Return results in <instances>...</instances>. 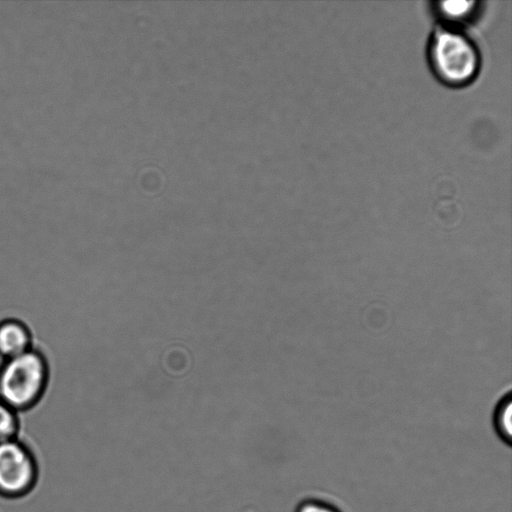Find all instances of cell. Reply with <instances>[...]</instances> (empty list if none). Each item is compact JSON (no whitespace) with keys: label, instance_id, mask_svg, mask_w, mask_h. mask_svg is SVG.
Returning <instances> with one entry per match:
<instances>
[{"label":"cell","instance_id":"cell-1","mask_svg":"<svg viewBox=\"0 0 512 512\" xmlns=\"http://www.w3.org/2000/svg\"><path fill=\"white\" fill-rule=\"evenodd\" d=\"M427 59L434 76L453 88L473 82L481 66V56L472 39L462 29L443 25L431 34Z\"/></svg>","mask_w":512,"mask_h":512},{"label":"cell","instance_id":"cell-7","mask_svg":"<svg viewBox=\"0 0 512 512\" xmlns=\"http://www.w3.org/2000/svg\"><path fill=\"white\" fill-rule=\"evenodd\" d=\"M20 425V413L0 399V443L17 438Z\"/></svg>","mask_w":512,"mask_h":512},{"label":"cell","instance_id":"cell-2","mask_svg":"<svg viewBox=\"0 0 512 512\" xmlns=\"http://www.w3.org/2000/svg\"><path fill=\"white\" fill-rule=\"evenodd\" d=\"M49 380V362L42 351L33 347L2 361L0 399L20 414L27 412L43 399Z\"/></svg>","mask_w":512,"mask_h":512},{"label":"cell","instance_id":"cell-4","mask_svg":"<svg viewBox=\"0 0 512 512\" xmlns=\"http://www.w3.org/2000/svg\"><path fill=\"white\" fill-rule=\"evenodd\" d=\"M33 346V334L29 326L17 318L0 321V356L9 359L21 355Z\"/></svg>","mask_w":512,"mask_h":512},{"label":"cell","instance_id":"cell-8","mask_svg":"<svg viewBox=\"0 0 512 512\" xmlns=\"http://www.w3.org/2000/svg\"><path fill=\"white\" fill-rule=\"evenodd\" d=\"M294 512H343L333 503L316 497H309L301 500Z\"/></svg>","mask_w":512,"mask_h":512},{"label":"cell","instance_id":"cell-5","mask_svg":"<svg viewBox=\"0 0 512 512\" xmlns=\"http://www.w3.org/2000/svg\"><path fill=\"white\" fill-rule=\"evenodd\" d=\"M479 5L476 1H442L435 3L434 11L443 26L462 29L478 15Z\"/></svg>","mask_w":512,"mask_h":512},{"label":"cell","instance_id":"cell-3","mask_svg":"<svg viewBox=\"0 0 512 512\" xmlns=\"http://www.w3.org/2000/svg\"><path fill=\"white\" fill-rule=\"evenodd\" d=\"M37 476L36 460L20 439L0 443V495L14 498L26 494Z\"/></svg>","mask_w":512,"mask_h":512},{"label":"cell","instance_id":"cell-6","mask_svg":"<svg viewBox=\"0 0 512 512\" xmlns=\"http://www.w3.org/2000/svg\"><path fill=\"white\" fill-rule=\"evenodd\" d=\"M493 426L498 437L507 445L512 441V398L511 392L504 394L495 405Z\"/></svg>","mask_w":512,"mask_h":512}]
</instances>
